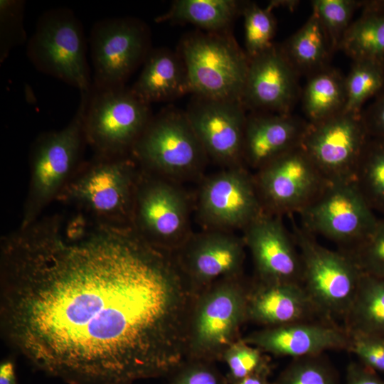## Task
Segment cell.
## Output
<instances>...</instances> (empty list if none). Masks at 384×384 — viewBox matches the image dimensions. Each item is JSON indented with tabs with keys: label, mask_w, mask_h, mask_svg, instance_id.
<instances>
[{
	"label": "cell",
	"mask_w": 384,
	"mask_h": 384,
	"mask_svg": "<svg viewBox=\"0 0 384 384\" xmlns=\"http://www.w3.org/2000/svg\"><path fill=\"white\" fill-rule=\"evenodd\" d=\"M194 294L174 254L78 211L1 238L0 328L34 368L69 384H132L186 358Z\"/></svg>",
	"instance_id": "cell-1"
},
{
	"label": "cell",
	"mask_w": 384,
	"mask_h": 384,
	"mask_svg": "<svg viewBox=\"0 0 384 384\" xmlns=\"http://www.w3.org/2000/svg\"><path fill=\"white\" fill-rule=\"evenodd\" d=\"M142 169L131 155H95L82 161L58 201L96 221L132 226L135 192Z\"/></svg>",
	"instance_id": "cell-2"
},
{
	"label": "cell",
	"mask_w": 384,
	"mask_h": 384,
	"mask_svg": "<svg viewBox=\"0 0 384 384\" xmlns=\"http://www.w3.org/2000/svg\"><path fill=\"white\" fill-rule=\"evenodd\" d=\"M250 282L242 274L218 279L194 296L187 330L186 358L215 362L240 337L247 321Z\"/></svg>",
	"instance_id": "cell-3"
},
{
	"label": "cell",
	"mask_w": 384,
	"mask_h": 384,
	"mask_svg": "<svg viewBox=\"0 0 384 384\" xmlns=\"http://www.w3.org/2000/svg\"><path fill=\"white\" fill-rule=\"evenodd\" d=\"M88 92H80L78 108L68 125L58 131L42 133L33 144L30 183L21 228L36 221L45 208L57 200L82 163L80 159L87 144L84 115Z\"/></svg>",
	"instance_id": "cell-4"
},
{
	"label": "cell",
	"mask_w": 384,
	"mask_h": 384,
	"mask_svg": "<svg viewBox=\"0 0 384 384\" xmlns=\"http://www.w3.org/2000/svg\"><path fill=\"white\" fill-rule=\"evenodd\" d=\"M179 55L190 93L241 101L250 59L225 32H197L186 36L181 43Z\"/></svg>",
	"instance_id": "cell-5"
},
{
	"label": "cell",
	"mask_w": 384,
	"mask_h": 384,
	"mask_svg": "<svg viewBox=\"0 0 384 384\" xmlns=\"http://www.w3.org/2000/svg\"><path fill=\"white\" fill-rule=\"evenodd\" d=\"M150 105L124 85L92 87L84 115L87 144L95 155L131 154L151 119Z\"/></svg>",
	"instance_id": "cell-6"
},
{
	"label": "cell",
	"mask_w": 384,
	"mask_h": 384,
	"mask_svg": "<svg viewBox=\"0 0 384 384\" xmlns=\"http://www.w3.org/2000/svg\"><path fill=\"white\" fill-rule=\"evenodd\" d=\"M292 220V234L302 265V284L326 319L343 321L362 272L348 253L324 247L314 235Z\"/></svg>",
	"instance_id": "cell-7"
},
{
	"label": "cell",
	"mask_w": 384,
	"mask_h": 384,
	"mask_svg": "<svg viewBox=\"0 0 384 384\" xmlns=\"http://www.w3.org/2000/svg\"><path fill=\"white\" fill-rule=\"evenodd\" d=\"M26 55L38 70L80 92L91 90L83 27L72 10L57 8L43 13L28 41Z\"/></svg>",
	"instance_id": "cell-8"
},
{
	"label": "cell",
	"mask_w": 384,
	"mask_h": 384,
	"mask_svg": "<svg viewBox=\"0 0 384 384\" xmlns=\"http://www.w3.org/2000/svg\"><path fill=\"white\" fill-rule=\"evenodd\" d=\"M131 155L142 169L168 180L197 171L208 157L185 112L174 109L152 116Z\"/></svg>",
	"instance_id": "cell-9"
},
{
	"label": "cell",
	"mask_w": 384,
	"mask_h": 384,
	"mask_svg": "<svg viewBox=\"0 0 384 384\" xmlns=\"http://www.w3.org/2000/svg\"><path fill=\"white\" fill-rule=\"evenodd\" d=\"M188 216V201L183 191L171 181L142 169L134 200L133 229L149 244L174 252L191 235Z\"/></svg>",
	"instance_id": "cell-10"
},
{
	"label": "cell",
	"mask_w": 384,
	"mask_h": 384,
	"mask_svg": "<svg viewBox=\"0 0 384 384\" xmlns=\"http://www.w3.org/2000/svg\"><path fill=\"white\" fill-rule=\"evenodd\" d=\"M298 215L306 230L341 245V250L358 245L378 219L353 181L329 182Z\"/></svg>",
	"instance_id": "cell-11"
},
{
	"label": "cell",
	"mask_w": 384,
	"mask_h": 384,
	"mask_svg": "<svg viewBox=\"0 0 384 384\" xmlns=\"http://www.w3.org/2000/svg\"><path fill=\"white\" fill-rule=\"evenodd\" d=\"M252 176L264 212L282 217L299 214L329 183L301 146L271 161Z\"/></svg>",
	"instance_id": "cell-12"
},
{
	"label": "cell",
	"mask_w": 384,
	"mask_h": 384,
	"mask_svg": "<svg viewBox=\"0 0 384 384\" xmlns=\"http://www.w3.org/2000/svg\"><path fill=\"white\" fill-rule=\"evenodd\" d=\"M92 86L111 87L124 82L144 62L149 50L146 26L134 18H110L93 26L90 37Z\"/></svg>",
	"instance_id": "cell-13"
},
{
	"label": "cell",
	"mask_w": 384,
	"mask_h": 384,
	"mask_svg": "<svg viewBox=\"0 0 384 384\" xmlns=\"http://www.w3.org/2000/svg\"><path fill=\"white\" fill-rule=\"evenodd\" d=\"M370 138L361 114L341 112L309 122L301 147L329 182L353 181Z\"/></svg>",
	"instance_id": "cell-14"
},
{
	"label": "cell",
	"mask_w": 384,
	"mask_h": 384,
	"mask_svg": "<svg viewBox=\"0 0 384 384\" xmlns=\"http://www.w3.org/2000/svg\"><path fill=\"white\" fill-rule=\"evenodd\" d=\"M198 215L209 230L245 228L264 210L252 175L242 166L228 168L202 184Z\"/></svg>",
	"instance_id": "cell-15"
},
{
	"label": "cell",
	"mask_w": 384,
	"mask_h": 384,
	"mask_svg": "<svg viewBox=\"0 0 384 384\" xmlns=\"http://www.w3.org/2000/svg\"><path fill=\"white\" fill-rule=\"evenodd\" d=\"M245 110L240 100L194 95L185 112L207 156L228 169L242 166Z\"/></svg>",
	"instance_id": "cell-16"
},
{
	"label": "cell",
	"mask_w": 384,
	"mask_h": 384,
	"mask_svg": "<svg viewBox=\"0 0 384 384\" xmlns=\"http://www.w3.org/2000/svg\"><path fill=\"white\" fill-rule=\"evenodd\" d=\"M245 247L243 238L209 230L191 235L174 254L196 295L218 279L242 275Z\"/></svg>",
	"instance_id": "cell-17"
},
{
	"label": "cell",
	"mask_w": 384,
	"mask_h": 384,
	"mask_svg": "<svg viewBox=\"0 0 384 384\" xmlns=\"http://www.w3.org/2000/svg\"><path fill=\"white\" fill-rule=\"evenodd\" d=\"M282 218L263 212L252 220L244 228L245 247L252 257L255 279L302 284L300 254Z\"/></svg>",
	"instance_id": "cell-18"
},
{
	"label": "cell",
	"mask_w": 384,
	"mask_h": 384,
	"mask_svg": "<svg viewBox=\"0 0 384 384\" xmlns=\"http://www.w3.org/2000/svg\"><path fill=\"white\" fill-rule=\"evenodd\" d=\"M299 77L274 45L250 59L241 102L252 112L289 114L300 94Z\"/></svg>",
	"instance_id": "cell-19"
},
{
	"label": "cell",
	"mask_w": 384,
	"mask_h": 384,
	"mask_svg": "<svg viewBox=\"0 0 384 384\" xmlns=\"http://www.w3.org/2000/svg\"><path fill=\"white\" fill-rule=\"evenodd\" d=\"M242 338L265 353L292 358L319 355L331 350L348 351L350 344V336L344 326L329 320L261 327Z\"/></svg>",
	"instance_id": "cell-20"
},
{
	"label": "cell",
	"mask_w": 384,
	"mask_h": 384,
	"mask_svg": "<svg viewBox=\"0 0 384 384\" xmlns=\"http://www.w3.org/2000/svg\"><path fill=\"white\" fill-rule=\"evenodd\" d=\"M316 320L329 319L322 315L302 284L263 282L255 279L250 282L247 322L271 327Z\"/></svg>",
	"instance_id": "cell-21"
},
{
	"label": "cell",
	"mask_w": 384,
	"mask_h": 384,
	"mask_svg": "<svg viewBox=\"0 0 384 384\" xmlns=\"http://www.w3.org/2000/svg\"><path fill=\"white\" fill-rule=\"evenodd\" d=\"M309 122L289 114L251 112L247 114L242 161L257 171L278 156L300 147Z\"/></svg>",
	"instance_id": "cell-22"
},
{
	"label": "cell",
	"mask_w": 384,
	"mask_h": 384,
	"mask_svg": "<svg viewBox=\"0 0 384 384\" xmlns=\"http://www.w3.org/2000/svg\"><path fill=\"white\" fill-rule=\"evenodd\" d=\"M131 89L149 105L190 93L181 58L165 49L150 51L137 80Z\"/></svg>",
	"instance_id": "cell-23"
},
{
	"label": "cell",
	"mask_w": 384,
	"mask_h": 384,
	"mask_svg": "<svg viewBox=\"0 0 384 384\" xmlns=\"http://www.w3.org/2000/svg\"><path fill=\"white\" fill-rule=\"evenodd\" d=\"M359 17L352 21L338 50L353 61H370L384 67V0L363 1Z\"/></svg>",
	"instance_id": "cell-24"
},
{
	"label": "cell",
	"mask_w": 384,
	"mask_h": 384,
	"mask_svg": "<svg viewBox=\"0 0 384 384\" xmlns=\"http://www.w3.org/2000/svg\"><path fill=\"white\" fill-rule=\"evenodd\" d=\"M279 48L299 76L304 75L307 78L329 67L331 55L334 52L314 12Z\"/></svg>",
	"instance_id": "cell-25"
},
{
	"label": "cell",
	"mask_w": 384,
	"mask_h": 384,
	"mask_svg": "<svg viewBox=\"0 0 384 384\" xmlns=\"http://www.w3.org/2000/svg\"><path fill=\"white\" fill-rule=\"evenodd\" d=\"M244 3L233 0H176L156 22L171 21L195 25L207 32H225Z\"/></svg>",
	"instance_id": "cell-26"
},
{
	"label": "cell",
	"mask_w": 384,
	"mask_h": 384,
	"mask_svg": "<svg viewBox=\"0 0 384 384\" xmlns=\"http://www.w3.org/2000/svg\"><path fill=\"white\" fill-rule=\"evenodd\" d=\"M302 92L304 112L309 122H317L343 112L345 76L331 66L307 78Z\"/></svg>",
	"instance_id": "cell-27"
},
{
	"label": "cell",
	"mask_w": 384,
	"mask_h": 384,
	"mask_svg": "<svg viewBox=\"0 0 384 384\" xmlns=\"http://www.w3.org/2000/svg\"><path fill=\"white\" fill-rule=\"evenodd\" d=\"M343 322L349 333L384 336V277L362 272Z\"/></svg>",
	"instance_id": "cell-28"
},
{
	"label": "cell",
	"mask_w": 384,
	"mask_h": 384,
	"mask_svg": "<svg viewBox=\"0 0 384 384\" xmlns=\"http://www.w3.org/2000/svg\"><path fill=\"white\" fill-rule=\"evenodd\" d=\"M353 181L370 208L384 216L383 139H369L356 169Z\"/></svg>",
	"instance_id": "cell-29"
},
{
	"label": "cell",
	"mask_w": 384,
	"mask_h": 384,
	"mask_svg": "<svg viewBox=\"0 0 384 384\" xmlns=\"http://www.w3.org/2000/svg\"><path fill=\"white\" fill-rule=\"evenodd\" d=\"M346 104L343 112L360 114L363 104L384 92V67L366 61H353L345 77Z\"/></svg>",
	"instance_id": "cell-30"
},
{
	"label": "cell",
	"mask_w": 384,
	"mask_h": 384,
	"mask_svg": "<svg viewBox=\"0 0 384 384\" xmlns=\"http://www.w3.org/2000/svg\"><path fill=\"white\" fill-rule=\"evenodd\" d=\"M242 14L245 23V53L252 59L274 46L276 21L272 9L255 3H244Z\"/></svg>",
	"instance_id": "cell-31"
},
{
	"label": "cell",
	"mask_w": 384,
	"mask_h": 384,
	"mask_svg": "<svg viewBox=\"0 0 384 384\" xmlns=\"http://www.w3.org/2000/svg\"><path fill=\"white\" fill-rule=\"evenodd\" d=\"M363 1L314 0L312 12L318 17L335 52L350 26L353 14L361 9Z\"/></svg>",
	"instance_id": "cell-32"
},
{
	"label": "cell",
	"mask_w": 384,
	"mask_h": 384,
	"mask_svg": "<svg viewBox=\"0 0 384 384\" xmlns=\"http://www.w3.org/2000/svg\"><path fill=\"white\" fill-rule=\"evenodd\" d=\"M271 384H337V377L322 353L292 358Z\"/></svg>",
	"instance_id": "cell-33"
},
{
	"label": "cell",
	"mask_w": 384,
	"mask_h": 384,
	"mask_svg": "<svg viewBox=\"0 0 384 384\" xmlns=\"http://www.w3.org/2000/svg\"><path fill=\"white\" fill-rule=\"evenodd\" d=\"M221 361L226 364L228 373L225 376L229 384H233L255 372L270 361L260 349L240 338L225 350Z\"/></svg>",
	"instance_id": "cell-34"
},
{
	"label": "cell",
	"mask_w": 384,
	"mask_h": 384,
	"mask_svg": "<svg viewBox=\"0 0 384 384\" xmlns=\"http://www.w3.org/2000/svg\"><path fill=\"white\" fill-rule=\"evenodd\" d=\"M348 253L363 273L384 277V216L368 236Z\"/></svg>",
	"instance_id": "cell-35"
},
{
	"label": "cell",
	"mask_w": 384,
	"mask_h": 384,
	"mask_svg": "<svg viewBox=\"0 0 384 384\" xmlns=\"http://www.w3.org/2000/svg\"><path fill=\"white\" fill-rule=\"evenodd\" d=\"M24 5L23 1H0L1 62L5 60L14 47L26 41L23 24Z\"/></svg>",
	"instance_id": "cell-36"
},
{
	"label": "cell",
	"mask_w": 384,
	"mask_h": 384,
	"mask_svg": "<svg viewBox=\"0 0 384 384\" xmlns=\"http://www.w3.org/2000/svg\"><path fill=\"white\" fill-rule=\"evenodd\" d=\"M168 384H229L215 362L186 359L170 375Z\"/></svg>",
	"instance_id": "cell-37"
},
{
	"label": "cell",
	"mask_w": 384,
	"mask_h": 384,
	"mask_svg": "<svg viewBox=\"0 0 384 384\" xmlns=\"http://www.w3.org/2000/svg\"><path fill=\"white\" fill-rule=\"evenodd\" d=\"M348 351L369 369L384 375V336L359 332L349 333Z\"/></svg>",
	"instance_id": "cell-38"
},
{
	"label": "cell",
	"mask_w": 384,
	"mask_h": 384,
	"mask_svg": "<svg viewBox=\"0 0 384 384\" xmlns=\"http://www.w3.org/2000/svg\"><path fill=\"white\" fill-rule=\"evenodd\" d=\"M370 137L384 139V92L361 113Z\"/></svg>",
	"instance_id": "cell-39"
},
{
	"label": "cell",
	"mask_w": 384,
	"mask_h": 384,
	"mask_svg": "<svg viewBox=\"0 0 384 384\" xmlns=\"http://www.w3.org/2000/svg\"><path fill=\"white\" fill-rule=\"evenodd\" d=\"M346 384H384V380L360 362H351L346 369Z\"/></svg>",
	"instance_id": "cell-40"
},
{
	"label": "cell",
	"mask_w": 384,
	"mask_h": 384,
	"mask_svg": "<svg viewBox=\"0 0 384 384\" xmlns=\"http://www.w3.org/2000/svg\"><path fill=\"white\" fill-rule=\"evenodd\" d=\"M0 384H19L14 358L7 357L1 361Z\"/></svg>",
	"instance_id": "cell-41"
},
{
	"label": "cell",
	"mask_w": 384,
	"mask_h": 384,
	"mask_svg": "<svg viewBox=\"0 0 384 384\" xmlns=\"http://www.w3.org/2000/svg\"><path fill=\"white\" fill-rule=\"evenodd\" d=\"M271 372L272 365L270 361L255 372L233 384H271L270 383Z\"/></svg>",
	"instance_id": "cell-42"
}]
</instances>
